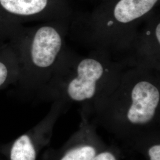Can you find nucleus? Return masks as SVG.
Returning a JSON list of instances; mask_svg holds the SVG:
<instances>
[{"instance_id":"nucleus-10","label":"nucleus","mask_w":160,"mask_h":160,"mask_svg":"<svg viewBox=\"0 0 160 160\" xmlns=\"http://www.w3.org/2000/svg\"><path fill=\"white\" fill-rule=\"evenodd\" d=\"M0 160H1V158H0Z\"/></svg>"},{"instance_id":"nucleus-5","label":"nucleus","mask_w":160,"mask_h":160,"mask_svg":"<svg viewBox=\"0 0 160 160\" xmlns=\"http://www.w3.org/2000/svg\"><path fill=\"white\" fill-rule=\"evenodd\" d=\"M131 104L127 112V118L135 125H144L154 117L160 100L158 88L148 80L138 81L131 93Z\"/></svg>"},{"instance_id":"nucleus-8","label":"nucleus","mask_w":160,"mask_h":160,"mask_svg":"<svg viewBox=\"0 0 160 160\" xmlns=\"http://www.w3.org/2000/svg\"><path fill=\"white\" fill-rule=\"evenodd\" d=\"M150 160H160V145H156L151 147L148 151Z\"/></svg>"},{"instance_id":"nucleus-6","label":"nucleus","mask_w":160,"mask_h":160,"mask_svg":"<svg viewBox=\"0 0 160 160\" xmlns=\"http://www.w3.org/2000/svg\"><path fill=\"white\" fill-rule=\"evenodd\" d=\"M19 75V68L16 52L7 42L0 45V90L15 86Z\"/></svg>"},{"instance_id":"nucleus-4","label":"nucleus","mask_w":160,"mask_h":160,"mask_svg":"<svg viewBox=\"0 0 160 160\" xmlns=\"http://www.w3.org/2000/svg\"><path fill=\"white\" fill-rule=\"evenodd\" d=\"M108 73L100 60L93 57L82 59L76 67L75 77L68 84L69 97L76 102L91 99L96 93L98 83Z\"/></svg>"},{"instance_id":"nucleus-2","label":"nucleus","mask_w":160,"mask_h":160,"mask_svg":"<svg viewBox=\"0 0 160 160\" xmlns=\"http://www.w3.org/2000/svg\"><path fill=\"white\" fill-rule=\"evenodd\" d=\"M69 12L67 0H0V45L24 23L41 20L61 22Z\"/></svg>"},{"instance_id":"nucleus-7","label":"nucleus","mask_w":160,"mask_h":160,"mask_svg":"<svg viewBox=\"0 0 160 160\" xmlns=\"http://www.w3.org/2000/svg\"><path fill=\"white\" fill-rule=\"evenodd\" d=\"M96 155V150L90 146H83L68 152L61 160H92Z\"/></svg>"},{"instance_id":"nucleus-3","label":"nucleus","mask_w":160,"mask_h":160,"mask_svg":"<svg viewBox=\"0 0 160 160\" xmlns=\"http://www.w3.org/2000/svg\"><path fill=\"white\" fill-rule=\"evenodd\" d=\"M160 0H103L94 12L95 20L106 26H129L148 16L158 6Z\"/></svg>"},{"instance_id":"nucleus-1","label":"nucleus","mask_w":160,"mask_h":160,"mask_svg":"<svg viewBox=\"0 0 160 160\" xmlns=\"http://www.w3.org/2000/svg\"><path fill=\"white\" fill-rule=\"evenodd\" d=\"M60 22H46L34 28L23 26L7 41L17 56L19 75L14 86L18 90L43 85L55 74L63 49Z\"/></svg>"},{"instance_id":"nucleus-9","label":"nucleus","mask_w":160,"mask_h":160,"mask_svg":"<svg viewBox=\"0 0 160 160\" xmlns=\"http://www.w3.org/2000/svg\"><path fill=\"white\" fill-rule=\"evenodd\" d=\"M92 160H116L114 155L108 152H102L100 154L97 155V156H94Z\"/></svg>"}]
</instances>
